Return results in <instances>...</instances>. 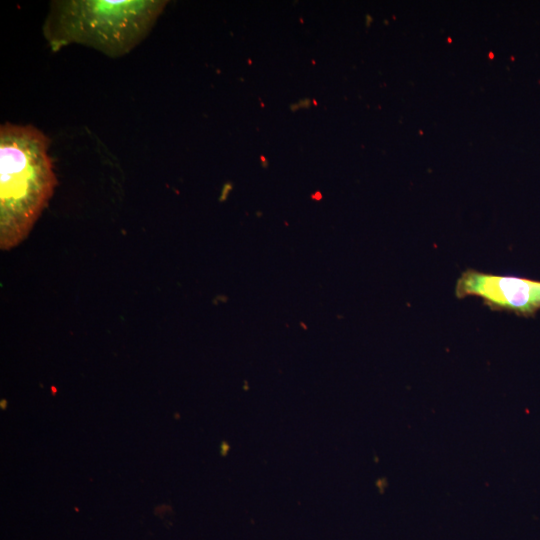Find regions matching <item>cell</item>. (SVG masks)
<instances>
[{
	"mask_svg": "<svg viewBox=\"0 0 540 540\" xmlns=\"http://www.w3.org/2000/svg\"><path fill=\"white\" fill-rule=\"evenodd\" d=\"M49 139L32 125L0 128V245L22 242L53 194Z\"/></svg>",
	"mask_w": 540,
	"mask_h": 540,
	"instance_id": "6da1fadb",
	"label": "cell"
},
{
	"mask_svg": "<svg viewBox=\"0 0 540 540\" xmlns=\"http://www.w3.org/2000/svg\"><path fill=\"white\" fill-rule=\"evenodd\" d=\"M166 3L157 0L53 1L44 23V36L54 51L76 43L119 57L148 35Z\"/></svg>",
	"mask_w": 540,
	"mask_h": 540,
	"instance_id": "7a4b0ae2",
	"label": "cell"
},
{
	"mask_svg": "<svg viewBox=\"0 0 540 540\" xmlns=\"http://www.w3.org/2000/svg\"><path fill=\"white\" fill-rule=\"evenodd\" d=\"M458 297L477 296L490 307L533 316L540 310V281L467 270L456 285Z\"/></svg>",
	"mask_w": 540,
	"mask_h": 540,
	"instance_id": "3957f363",
	"label": "cell"
},
{
	"mask_svg": "<svg viewBox=\"0 0 540 540\" xmlns=\"http://www.w3.org/2000/svg\"><path fill=\"white\" fill-rule=\"evenodd\" d=\"M6 405H7L6 401L2 400L1 401V408L6 409Z\"/></svg>",
	"mask_w": 540,
	"mask_h": 540,
	"instance_id": "277c9868",
	"label": "cell"
}]
</instances>
